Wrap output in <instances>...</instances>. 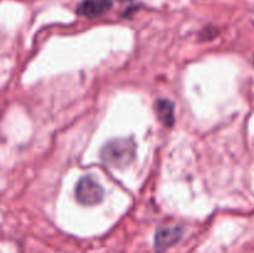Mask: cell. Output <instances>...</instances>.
I'll return each instance as SVG.
<instances>
[{
  "instance_id": "cell-1",
  "label": "cell",
  "mask_w": 254,
  "mask_h": 253,
  "mask_svg": "<svg viewBox=\"0 0 254 253\" xmlns=\"http://www.w3.org/2000/svg\"><path fill=\"white\" fill-rule=\"evenodd\" d=\"M101 158L104 164L112 168H127L135 158V143L133 139H113L103 146Z\"/></svg>"
},
{
  "instance_id": "cell-2",
  "label": "cell",
  "mask_w": 254,
  "mask_h": 253,
  "mask_svg": "<svg viewBox=\"0 0 254 253\" xmlns=\"http://www.w3.org/2000/svg\"><path fill=\"white\" fill-rule=\"evenodd\" d=\"M76 198L79 203L93 206L103 200L104 191L102 186L91 176H83L76 185Z\"/></svg>"
},
{
  "instance_id": "cell-3",
  "label": "cell",
  "mask_w": 254,
  "mask_h": 253,
  "mask_svg": "<svg viewBox=\"0 0 254 253\" xmlns=\"http://www.w3.org/2000/svg\"><path fill=\"white\" fill-rule=\"evenodd\" d=\"M183 236V230L178 226L174 227H163L155 235V251L156 253H163L173 245H175Z\"/></svg>"
},
{
  "instance_id": "cell-4",
  "label": "cell",
  "mask_w": 254,
  "mask_h": 253,
  "mask_svg": "<svg viewBox=\"0 0 254 253\" xmlns=\"http://www.w3.org/2000/svg\"><path fill=\"white\" fill-rule=\"evenodd\" d=\"M113 6V0H83L77 6V14L87 17L103 15Z\"/></svg>"
},
{
  "instance_id": "cell-5",
  "label": "cell",
  "mask_w": 254,
  "mask_h": 253,
  "mask_svg": "<svg viewBox=\"0 0 254 253\" xmlns=\"http://www.w3.org/2000/svg\"><path fill=\"white\" fill-rule=\"evenodd\" d=\"M155 112L159 121L166 126H171L175 123L174 117V104L169 99H159L155 103Z\"/></svg>"
},
{
  "instance_id": "cell-6",
  "label": "cell",
  "mask_w": 254,
  "mask_h": 253,
  "mask_svg": "<svg viewBox=\"0 0 254 253\" xmlns=\"http://www.w3.org/2000/svg\"><path fill=\"white\" fill-rule=\"evenodd\" d=\"M121 1H128V0H121Z\"/></svg>"
}]
</instances>
